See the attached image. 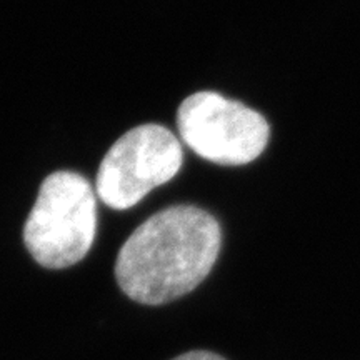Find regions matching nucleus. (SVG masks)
<instances>
[{
	"mask_svg": "<svg viewBox=\"0 0 360 360\" xmlns=\"http://www.w3.org/2000/svg\"><path fill=\"white\" fill-rule=\"evenodd\" d=\"M96 193L80 174L53 172L40 186L24 242L45 269H67L89 254L97 231Z\"/></svg>",
	"mask_w": 360,
	"mask_h": 360,
	"instance_id": "obj_2",
	"label": "nucleus"
},
{
	"mask_svg": "<svg viewBox=\"0 0 360 360\" xmlns=\"http://www.w3.org/2000/svg\"><path fill=\"white\" fill-rule=\"evenodd\" d=\"M179 139L159 124L139 125L117 141L98 167L96 191L110 209L127 210L182 167Z\"/></svg>",
	"mask_w": 360,
	"mask_h": 360,
	"instance_id": "obj_4",
	"label": "nucleus"
},
{
	"mask_svg": "<svg viewBox=\"0 0 360 360\" xmlns=\"http://www.w3.org/2000/svg\"><path fill=\"white\" fill-rule=\"evenodd\" d=\"M220 245L222 231L214 215L195 205L169 207L139 225L120 247L117 283L139 304H170L209 276Z\"/></svg>",
	"mask_w": 360,
	"mask_h": 360,
	"instance_id": "obj_1",
	"label": "nucleus"
},
{
	"mask_svg": "<svg viewBox=\"0 0 360 360\" xmlns=\"http://www.w3.org/2000/svg\"><path fill=\"white\" fill-rule=\"evenodd\" d=\"M177 129L187 147L219 165L249 164L265 150L270 137L262 114L210 90L180 103Z\"/></svg>",
	"mask_w": 360,
	"mask_h": 360,
	"instance_id": "obj_3",
	"label": "nucleus"
},
{
	"mask_svg": "<svg viewBox=\"0 0 360 360\" xmlns=\"http://www.w3.org/2000/svg\"><path fill=\"white\" fill-rule=\"evenodd\" d=\"M172 360H227L224 359L222 355L210 352V350H191V352H186L179 357H175Z\"/></svg>",
	"mask_w": 360,
	"mask_h": 360,
	"instance_id": "obj_5",
	"label": "nucleus"
}]
</instances>
